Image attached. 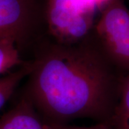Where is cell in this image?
Wrapping results in <instances>:
<instances>
[{
  "label": "cell",
  "instance_id": "1",
  "mask_svg": "<svg viewBox=\"0 0 129 129\" xmlns=\"http://www.w3.org/2000/svg\"><path fill=\"white\" fill-rule=\"evenodd\" d=\"M27 96L49 123L110 115L113 77L105 57L88 38L74 45L56 43L31 62Z\"/></svg>",
  "mask_w": 129,
  "mask_h": 129
},
{
  "label": "cell",
  "instance_id": "2",
  "mask_svg": "<svg viewBox=\"0 0 129 129\" xmlns=\"http://www.w3.org/2000/svg\"><path fill=\"white\" fill-rule=\"evenodd\" d=\"M95 9L82 0H48L47 18L57 43L74 45L87 39Z\"/></svg>",
  "mask_w": 129,
  "mask_h": 129
},
{
  "label": "cell",
  "instance_id": "3",
  "mask_svg": "<svg viewBox=\"0 0 129 129\" xmlns=\"http://www.w3.org/2000/svg\"><path fill=\"white\" fill-rule=\"evenodd\" d=\"M95 29L108 55L129 70V9L123 0H108Z\"/></svg>",
  "mask_w": 129,
  "mask_h": 129
},
{
  "label": "cell",
  "instance_id": "4",
  "mask_svg": "<svg viewBox=\"0 0 129 129\" xmlns=\"http://www.w3.org/2000/svg\"><path fill=\"white\" fill-rule=\"evenodd\" d=\"M33 13L31 0H0V42H23L32 29Z\"/></svg>",
  "mask_w": 129,
  "mask_h": 129
},
{
  "label": "cell",
  "instance_id": "5",
  "mask_svg": "<svg viewBox=\"0 0 129 129\" xmlns=\"http://www.w3.org/2000/svg\"><path fill=\"white\" fill-rule=\"evenodd\" d=\"M0 129H46V125L26 96L0 118Z\"/></svg>",
  "mask_w": 129,
  "mask_h": 129
},
{
  "label": "cell",
  "instance_id": "6",
  "mask_svg": "<svg viewBox=\"0 0 129 129\" xmlns=\"http://www.w3.org/2000/svg\"><path fill=\"white\" fill-rule=\"evenodd\" d=\"M31 70V62L24 63L19 68L0 77V109L12 95L19 84Z\"/></svg>",
  "mask_w": 129,
  "mask_h": 129
},
{
  "label": "cell",
  "instance_id": "7",
  "mask_svg": "<svg viewBox=\"0 0 129 129\" xmlns=\"http://www.w3.org/2000/svg\"><path fill=\"white\" fill-rule=\"evenodd\" d=\"M23 64L18 45L10 41L0 42V75Z\"/></svg>",
  "mask_w": 129,
  "mask_h": 129
},
{
  "label": "cell",
  "instance_id": "8",
  "mask_svg": "<svg viewBox=\"0 0 129 129\" xmlns=\"http://www.w3.org/2000/svg\"><path fill=\"white\" fill-rule=\"evenodd\" d=\"M115 120L120 129H129V75L125 79L120 102L115 112Z\"/></svg>",
  "mask_w": 129,
  "mask_h": 129
},
{
  "label": "cell",
  "instance_id": "9",
  "mask_svg": "<svg viewBox=\"0 0 129 129\" xmlns=\"http://www.w3.org/2000/svg\"><path fill=\"white\" fill-rule=\"evenodd\" d=\"M46 129H105L103 127H77V126H70L62 123H55L45 122Z\"/></svg>",
  "mask_w": 129,
  "mask_h": 129
}]
</instances>
